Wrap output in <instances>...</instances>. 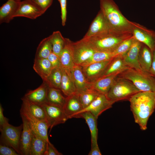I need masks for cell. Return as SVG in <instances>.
<instances>
[{"label": "cell", "instance_id": "obj_1", "mask_svg": "<svg viewBox=\"0 0 155 155\" xmlns=\"http://www.w3.org/2000/svg\"><path fill=\"white\" fill-rule=\"evenodd\" d=\"M129 101L135 123L142 130H146L149 118L155 108V92H140Z\"/></svg>", "mask_w": 155, "mask_h": 155}, {"label": "cell", "instance_id": "obj_2", "mask_svg": "<svg viewBox=\"0 0 155 155\" xmlns=\"http://www.w3.org/2000/svg\"><path fill=\"white\" fill-rule=\"evenodd\" d=\"M100 7L107 20L111 33L132 34L131 21L123 15L113 0H100Z\"/></svg>", "mask_w": 155, "mask_h": 155}, {"label": "cell", "instance_id": "obj_3", "mask_svg": "<svg viewBox=\"0 0 155 155\" xmlns=\"http://www.w3.org/2000/svg\"><path fill=\"white\" fill-rule=\"evenodd\" d=\"M118 76L131 81L140 92H155V77L149 72L128 68Z\"/></svg>", "mask_w": 155, "mask_h": 155}, {"label": "cell", "instance_id": "obj_4", "mask_svg": "<svg viewBox=\"0 0 155 155\" xmlns=\"http://www.w3.org/2000/svg\"><path fill=\"white\" fill-rule=\"evenodd\" d=\"M140 92L131 81L118 76L106 96L115 102L120 100H129L132 96Z\"/></svg>", "mask_w": 155, "mask_h": 155}, {"label": "cell", "instance_id": "obj_5", "mask_svg": "<svg viewBox=\"0 0 155 155\" xmlns=\"http://www.w3.org/2000/svg\"><path fill=\"white\" fill-rule=\"evenodd\" d=\"M132 36L131 34H118L109 33L88 39L96 50L112 53L121 42Z\"/></svg>", "mask_w": 155, "mask_h": 155}, {"label": "cell", "instance_id": "obj_6", "mask_svg": "<svg viewBox=\"0 0 155 155\" xmlns=\"http://www.w3.org/2000/svg\"><path fill=\"white\" fill-rule=\"evenodd\" d=\"M22 129V124L16 127L8 123L0 129L1 144L13 148L20 155V144Z\"/></svg>", "mask_w": 155, "mask_h": 155}, {"label": "cell", "instance_id": "obj_7", "mask_svg": "<svg viewBox=\"0 0 155 155\" xmlns=\"http://www.w3.org/2000/svg\"><path fill=\"white\" fill-rule=\"evenodd\" d=\"M73 61L75 65H80L90 58L97 51L88 38H83L72 42Z\"/></svg>", "mask_w": 155, "mask_h": 155}, {"label": "cell", "instance_id": "obj_8", "mask_svg": "<svg viewBox=\"0 0 155 155\" xmlns=\"http://www.w3.org/2000/svg\"><path fill=\"white\" fill-rule=\"evenodd\" d=\"M40 105L44 110L50 131L54 126L64 123L69 119L62 107L51 104L46 102Z\"/></svg>", "mask_w": 155, "mask_h": 155}, {"label": "cell", "instance_id": "obj_9", "mask_svg": "<svg viewBox=\"0 0 155 155\" xmlns=\"http://www.w3.org/2000/svg\"><path fill=\"white\" fill-rule=\"evenodd\" d=\"M132 34L135 39L155 51V31L137 23L131 22Z\"/></svg>", "mask_w": 155, "mask_h": 155}, {"label": "cell", "instance_id": "obj_10", "mask_svg": "<svg viewBox=\"0 0 155 155\" xmlns=\"http://www.w3.org/2000/svg\"><path fill=\"white\" fill-rule=\"evenodd\" d=\"M84 119L90 129L91 135V149L89 155H102L98 143V130L97 127V119L91 113L85 112L78 115L76 117Z\"/></svg>", "mask_w": 155, "mask_h": 155}, {"label": "cell", "instance_id": "obj_11", "mask_svg": "<svg viewBox=\"0 0 155 155\" xmlns=\"http://www.w3.org/2000/svg\"><path fill=\"white\" fill-rule=\"evenodd\" d=\"M109 33H111L108 23L103 13L100 10L84 38H88Z\"/></svg>", "mask_w": 155, "mask_h": 155}, {"label": "cell", "instance_id": "obj_12", "mask_svg": "<svg viewBox=\"0 0 155 155\" xmlns=\"http://www.w3.org/2000/svg\"><path fill=\"white\" fill-rule=\"evenodd\" d=\"M20 113V115L24 117L32 130L43 138L48 142H50L47 132L49 127L47 122L38 119L22 107H21Z\"/></svg>", "mask_w": 155, "mask_h": 155}, {"label": "cell", "instance_id": "obj_13", "mask_svg": "<svg viewBox=\"0 0 155 155\" xmlns=\"http://www.w3.org/2000/svg\"><path fill=\"white\" fill-rule=\"evenodd\" d=\"M115 103L110 100L106 95L100 93L88 106L79 112L75 117L81 113L88 111L98 118L103 112L111 108Z\"/></svg>", "mask_w": 155, "mask_h": 155}, {"label": "cell", "instance_id": "obj_14", "mask_svg": "<svg viewBox=\"0 0 155 155\" xmlns=\"http://www.w3.org/2000/svg\"><path fill=\"white\" fill-rule=\"evenodd\" d=\"M44 12L31 0L21 1L14 18L24 17L34 20L42 15Z\"/></svg>", "mask_w": 155, "mask_h": 155}, {"label": "cell", "instance_id": "obj_15", "mask_svg": "<svg viewBox=\"0 0 155 155\" xmlns=\"http://www.w3.org/2000/svg\"><path fill=\"white\" fill-rule=\"evenodd\" d=\"M112 59L82 67L83 72L88 82L91 84L99 78Z\"/></svg>", "mask_w": 155, "mask_h": 155}, {"label": "cell", "instance_id": "obj_16", "mask_svg": "<svg viewBox=\"0 0 155 155\" xmlns=\"http://www.w3.org/2000/svg\"><path fill=\"white\" fill-rule=\"evenodd\" d=\"M21 116L22 121L23 129L20 141V153L21 155H30L32 129L24 117L22 116Z\"/></svg>", "mask_w": 155, "mask_h": 155}, {"label": "cell", "instance_id": "obj_17", "mask_svg": "<svg viewBox=\"0 0 155 155\" xmlns=\"http://www.w3.org/2000/svg\"><path fill=\"white\" fill-rule=\"evenodd\" d=\"M142 43L134 39L128 52L124 57L125 62L129 68L137 70H142L138 62V56Z\"/></svg>", "mask_w": 155, "mask_h": 155}, {"label": "cell", "instance_id": "obj_18", "mask_svg": "<svg viewBox=\"0 0 155 155\" xmlns=\"http://www.w3.org/2000/svg\"><path fill=\"white\" fill-rule=\"evenodd\" d=\"M63 110L68 119L75 117L83 109L78 93L66 96L63 107Z\"/></svg>", "mask_w": 155, "mask_h": 155}, {"label": "cell", "instance_id": "obj_19", "mask_svg": "<svg viewBox=\"0 0 155 155\" xmlns=\"http://www.w3.org/2000/svg\"><path fill=\"white\" fill-rule=\"evenodd\" d=\"M70 71L78 93H80L91 88V84L86 79L82 66L75 65Z\"/></svg>", "mask_w": 155, "mask_h": 155}, {"label": "cell", "instance_id": "obj_20", "mask_svg": "<svg viewBox=\"0 0 155 155\" xmlns=\"http://www.w3.org/2000/svg\"><path fill=\"white\" fill-rule=\"evenodd\" d=\"M21 1L8 0L0 7V24L9 23L14 18Z\"/></svg>", "mask_w": 155, "mask_h": 155}, {"label": "cell", "instance_id": "obj_21", "mask_svg": "<svg viewBox=\"0 0 155 155\" xmlns=\"http://www.w3.org/2000/svg\"><path fill=\"white\" fill-rule=\"evenodd\" d=\"M72 42L69 39L65 38L64 47L59 57L61 67L70 70L75 65L73 61Z\"/></svg>", "mask_w": 155, "mask_h": 155}, {"label": "cell", "instance_id": "obj_22", "mask_svg": "<svg viewBox=\"0 0 155 155\" xmlns=\"http://www.w3.org/2000/svg\"><path fill=\"white\" fill-rule=\"evenodd\" d=\"M48 87L46 83L43 81L39 86L34 90L28 91L23 97L34 103L41 104L46 101Z\"/></svg>", "mask_w": 155, "mask_h": 155}, {"label": "cell", "instance_id": "obj_23", "mask_svg": "<svg viewBox=\"0 0 155 155\" xmlns=\"http://www.w3.org/2000/svg\"><path fill=\"white\" fill-rule=\"evenodd\" d=\"M119 74L115 73L98 79L91 83V88L106 95Z\"/></svg>", "mask_w": 155, "mask_h": 155}, {"label": "cell", "instance_id": "obj_24", "mask_svg": "<svg viewBox=\"0 0 155 155\" xmlns=\"http://www.w3.org/2000/svg\"><path fill=\"white\" fill-rule=\"evenodd\" d=\"M53 68L47 58L35 57L33 69L41 77L43 81L46 80Z\"/></svg>", "mask_w": 155, "mask_h": 155}, {"label": "cell", "instance_id": "obj_25", "mask_svg": "<svg viewBox=\"0 0 155 155\" xmlns=\"http://www.w3.org/2000/svg\"><path fill=\"white\" fill-rule=\"evenodd\" d=\"M60 90L66 96L78 93L70 70L62 68Z\"/></svg>", "mask_w": 155, "mask_h": 155}, {"label": "cell", "instance_id": "obj_26", "mask_svg": "<svg viewBox=\"0 0 155 155\" xmlns=\"http://www.w3.org/2000/svg\"><path fill=\"white\" fill-rule=\"evenodd\" d=\"M128 68L129 67L125 62L124 57H114L112 59L99 78L115 73L119 74Z\"/></svg>", "mask_w": 155, "mask_h": 155}, {"label": "cell", "instance_id": "obj_27", "mask_svg": "<svg viewBox=\"0 0 155 155\" xmlns=\"http://www.w3.org/2000/svg\"><path fill=\"white\" fill-rule=\"evenodd\" d=\"M153 60V52L146 45L142 43L138 56V62L142 70L149 72Z\"/></svg>", "mask_w": 155, "mask_h": 155}, {"label": "cell", "instance_id": "obj_28", "mask_svg": "<svg viewBox=\"0 0 155 155\" xmlns=\"http://www.w3.org/2000/svg\"><path fill=\"white\" fill-rule=\"evenodd\" d=\"M47 142L32 130L30 155H44Z\"/></svg>", "mask_w": 155, "mask_h": 155}, {"label": "cell", "instance_id": "obj_29", "mask_svg": "<svg viewBox=\"0 0 155 155\" xmlns=\"http://www.w3.org/2000/svg\"><path fill=\"white\" fill-rule=\"evenodd\" d=\"M22 100V107L38 119L47 122L44 110L40 105L32 102L24 97Z\"/></svg>", "mask_w": 155, "mask_h": 155}, {"label": "cell", "instance_id": "obj_30", "mask_svg": "<svg viewBox=\"0 0 155 155\" xmlns=\"http://www.w3.org/2000/svg\"><path fill=\"white\" fill-rule=\"evenodd\" d=\"M60 89L49 87L46 102L51 104L63 107L66 97L63 95Z\"/></svg>", "mask_w": 155, "mask_h": 155}, {"label": "cell", "instance_id": "obj_31", "mask_svg": "<svg viewBox=\"0 0 155 155\" xmlns=\"http://www.w3.org/2000/svg\"><path fill=\"white\" fill-rule=\"evenodd\" d=\"M53 52V46L50 36L43 39L36 49L35 57L47 58Z\"/></svg>", "mask_w": 155, "mask_h": 155}, {"label": "cell", "instance_id": "obj_32", "mask_svg": "<svg viewBox=\"0 0 155 155\" xmlns=\"http://www.w3.org/2000/svg\"><path fill=\"white\" fill-rule=\"evenodd\" d=\"M62 76V68H53L49 75L44 82L49 87L60 89Z\"/></svg>", "mask_w": 155, "mask_h": 155}, {"label": "cell", "instance_id": "obj_33", "mask_svg": "<svg viewBox=\"0 0 155 155\" xmlns=\"http://www.w3.org/2000/svg\"><path fill=\"white\" fill-rule=\"evenodd\" d=\"M53 46V52L59 57L63 49L65 42V38L59 31H54L50 35Z\"/></svg>", "mask_w": 155, "mask_h": 155}, {"label": "cell", "instance_id": "obj_34", "mask_svg": "<svg viewBox=\"0 0 155 155\" xmlns=\"http://www.w3.org/2000/svg\"><path fill=\"white\" fill-rule=\"evenodd\" d=\"M113 58L112 53L97 51L90 58L80 65L84 67L92 63L109 60Z\"/></svg>", "mask_w": 155, "mask_h": 155}, {"label": "cell", "instance_id": "obj_35", "mask_svg": "<svg viewBox=\"0 0 155 155\" xmlns=\"http://www.w3.org/2000/svg\"><path fill=\"white\" fill-rule=\"evenodd\" d=\"M99 94L92 88H90L79 94L80 100L83 109L88 106Z\"/></svg>", "mask_w": 155, "mask_h": 155}, {"label": "cell", "instance_id": "obj_36", "mask_svg": "<svg viewBox=\"0 0 155 155\" xmlns=\"http://www.w3.org/2000/svg\"><path fill=\"white\" fill-rule=\"evenodd\" d=\"M135 39L132 35L130 38L121 42L112 52L113 57H124L130 49Z\"/></svg>", "mask_w": 155, "mask_h": 155}, {"label": "cell", "instance_id": "obj_37", "mask_svg": "<svg viewBox=\"0 0 155 155\" xmlns=\"http://www.w3.org/2000/svg\"><path fill=\"white\" fill-rule=\"evenodd\" d=\"M44 13L52 5L53 0H31Z\"/></svg>", "mask_w": 155, "mask_h": 155}, {"label": "cell", "instance_id": "obj_38", "mask_svg": "<svg viewBox=\"0 0 155 155\" xmlns=\"http://www.w3.org/2000/svg\"><path fill=\"white\" fill-rule=\"evenodd\" d=\"M61 8L62 25L64 26L66 24L67 18V0H58Z\"/></svg>", "mask_w": 155, "mask_h": 155}, {"label": "cell", "instance_id": "obj_39", "mask_svg": "<svg viewBox=\"0 0 155 155\" xmlns=\"http://www.w3.org/2000/svg\"><path fill=\"white\" fill-rule=\"evenodd\" d=\"M0 155H18L20 154L13 148L1 144L0 145Z\"/></svg>", "mask_w": 155, "mask_h": 155}, {"label": "cell", "instance_id": "obj_40", "mask_svg": "<svg viewBox=\"0 0 155 155\" xmlns=\"http://www.w3.org/2000/svg\"><path fill=\"white\" fill-rule=\"evenodd\" d=\"M47 59L53 68L61 67L59 57L53 52L50 54Z\"/></svg>", "mask_w": 155, "mask_h": 155}, {"label": "cell", "instance_id": "obj_41", "mask_svg": "<svg viewBox=\"0 0 155 155\" xmlns=\"http://www.w3.org/2000/svg\"><path fill=\"white\" fill-rule=\"evenodd\" d=\"M50 142H47L46 150L44 155H62Z\"/></svg>", "mask_w": 155, "mask_h": 155}, {"label": "cell", "instance_id": "obj_42", "mask_svg": "<svg viewBox=\"0 0 155 155\" xmlns=\"http://www.w3.org/2000/svg\"><path fill=\"white\" fill-rule=\"evenodd\" d=\"M3 109L1 105H0V129L9 123L8 120L5 117L3 114Z\"/></svg>", "mask_w": 155, "mask_h": 155}, {"label": "cell", "instance_id": "obj_43", "mask_svg": "<svg viewBox=\"0 0 155 155\" xmlns=\"http://www.w3.org/2000/svg\"><path fill=\"white\" fill-rule=\"evenodd\" d=\"M149 72L155 77V51L153 52V60Z\"/></svg>", "mask_w": 155, "mask_h": 155}, {"label": "cell", "instance_id": "obj_44", "mask_svg": "<svg viewBox=\"0 0 155 155\" xmlns=\"http://www.w3.org/2000/svg\"><path fill=\"white\" fill-rule=\"evenodd\" d=\"M18 0V1H21L22 0Z\"/></svg>", "mask_w": 155, "mask_h": 155}]
</instances>
